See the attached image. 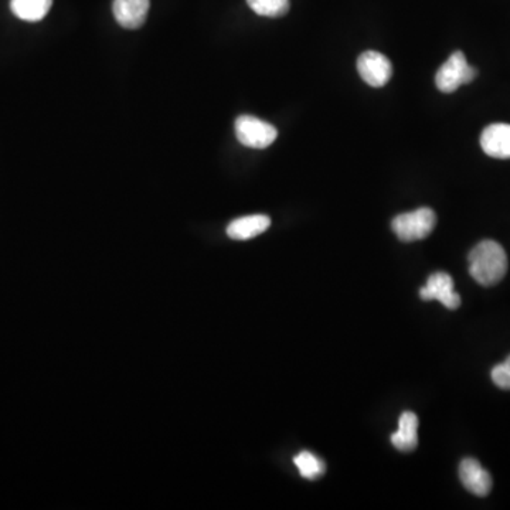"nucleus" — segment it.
<instances>
[{
    "mask_svg": "<svg viewBox=\"0 0 510 510\" xmlns=\"http://www.w3.org/2000/svg\"><path fill=\"white\" fill-rule=\"evenodd\" d=\"M469 274L482 287H494L507 272V255L504 247L494 240H484L468 255Z\"/></svg>",
    "mask_w": 510,
    "mask_h": 510,
    "instance_id": "1",
    "label": "nucleus"
},
{
    "mask_svg": "<svg viewBox=\"0 0 510 510\" xmlns=\"http://www.w3.org/2000/svg\"><path fill=\"white\" fill-rule=\"evenodd\" d=\"M437 224V216L428 208H421L410 213L399 214L392 221L393 233L400 241L414 242L427 239Z\"/></svg>",
    "mask_w": 510,
    "mask_h": 510,
    "instance_id": "2",
    "label": "nucleus"
},
{
    "mask_svg": "<svg viewBox=\"0 0 510 510\" xmlns=\"http://www.w3.org/2000/svg\"><path fill=\"white\" fill-rule=\"evenodd\" d=\"M478 76L475 67L469 66L463 51H455L441 66L435 76V86L441 93L451 94L461 86L472 83Z\"/></svg>",
    "mask_w": 510,
    "mask_h": 510,
    "instance_id": "3",
    "label": "nucleus"
},
{
    "mask_svg": "<svg viewBox=\"0 0 510 510\" xmlns=\"http://www.w3.org/2000/svg\"><path fill=\"white\" fill-rule=\"evenodd\" d=\"M240 144L251 149L271 147L278 137L277 128L252 115H241L234 124Z\"/></svg>",
    "mask_w": 510,
    "mask_h": 510,
    "instance_id": "4",
    "label": "nucleus"
},
{
    "mask_svg": "<svg viewBox=\"0 0 510 510\" xmlns=\"http://www.w3.org/2000/svg\"><path fill=\"white\" fill-rule=\"evenodd\" d=\"M357 73L364 83L380 88L386 86L392 78L393 66L389 58L379 51H364L363 55L357 58Z\"/></svg>",
    "mask_w": 510,
    "mask_h": 510,
    "instance_id": "5",
    "label": "nucleus"
},
{
    "mask_svg": "<svg viewBox=\"0 0 510 510\" xmlns=\"http://www.w3.org/2000/svg\"><path fill=\"white\" fill-rule=\"evenodd\" d=\"M423 301L437 300L448 310H458L461 297L454 291V280L446 272H435L428 278L427 285L421 288Z\"/></svg>",
    "mask_w": 510,
    "mask_h": 510,
    "instance_id": "6",
    "label": "nucleus"
},
{
    "mask_svg": "<svg viewBox=\"0 0 510 510\" xmlns=\"http://www.w3.org/2000/svg\"><path fill=\"white\" fill-rule=\"evenodd\" d=\"M149 0H114L112 12L115 20L124 29H139L147 22Z\"/></svg>",
    "mask_w": 510,
    "mask_h": 510,
    "instance_id": "7",
    "label": "nucleus"
},
{
    "mask_svg": "<svg viewBox=\"0 0 510 510\" xmlns=\"http://www.w3.org/2000/svg\"><path fill=\"white\" fill-rule=\"evenodd\" d=\"M481 147L488 157L510 159V125L492 124L481 135Z\"/></svg>",
    "mask_w": 510,
    "mask_h": 510,
    "instance_id": "8",
    "label": "nucleus"
},
{
    "mask_svg": "<svg viewBox=\"0 0 510 510\" xmlns=\"http://www.w3.org/2000/svg\"><path fill=\"white\" fill-rule=\"evenodd\" d=\"M459 478L464 486L476 496H486L492 489V478L486 469L474 458L464 459L459 465Z\"/></svg>",
    "mask_w": 510,
    "mask_h": 510,
    "instance_id": "9",
    "label": "nucleus"
},
{
    "mask_svg": "<svg viewBox=\"0 0 510 510\" xmlns=\"http://www.w3.org/2000/svg\"><path fill=\"white\" fill-rule=\"evenodd\" d=\"M270 226H271V219L264 214L241 217L229 224L227 236L237 241H244L264 233Z\"/></svg>",
    "mask_w": 510,
    "mask_h": 510,
    "instance_id": "10",
    "label": "nucleus"
},
{
    "mask_svg": "<svg viewBox=\"0 0 510 510\" xmlns=\"http://www.w3.org/2000/svg\"><path fill=\"white\" fill-rule=\"evenodd\" d=\"M392 444L403 453H412L418 445V418L414 413H403L399 420V431L393 434Z\"/></svg>",
    "mask_w": 510,
    "mask_h": 510,
    "instance_id": "11",
    "label": "nucleus"
},
{
    "mask_svg": "<svg viewBox=\"0 0 510 510\" xmlns=\"http://www.w3.org/2000/svg\"><path fill=\"white\" fill-rule=\"evenodd\" d=\"M53 0H10V10L25 22H40L50 12Z\"/></svg>",
    "mask_w": 510,
    "mask_h": 510,
    "instance_id": "12",
    "label": "nucleus"
},
{
    "mask_svg": "<svg viewBox=\"0 0 510 510\" xmlns=\"http://www.w3.org/2000/svg\"><path fill=\"white\" fill-rule=\"evenodd\" d=\"M293 463L300 469L301 475L303 478L310 479V481H315L319 476L323 475V472H325V464H323L322 459H319L318 456L308 453V451H302V453L298 454L293 458Z\"/></svg>",
    "mask_w": 510,
    "mask_h": 510,
    "instance_id": "13",
    "label": "nucleus"
},
{
    "mask_svg": "<svg viewBox=\"0 0 510 510\" xmlns=\"http://www.w3.org/2000/svg\"><path fill=\"white\" fill-rule=\"evenodd\" d=\"M250 9L259 16L282 17L290 10V0H247Z\"/></svg>",
    "mask_w": 510,
    "mask_h": 510,
    "instance_id": "14",
    "label": "nucleus"
},
{
    "mask_svg": "<svg viewBox=\"0 0 510 510\" xmlns=\"http://www.w3.org/2000/svg\"><path fill=\"white\" fill-rule=\"evenodd\" d=\"M492 380L499 389L510 390V356L504 363L494 367Z\"/></svg>",
    "mask_w": 510,
    "mask_h": 510,
    "instance_id": "15",
    "label": "nucleus"
}]
</instances>
